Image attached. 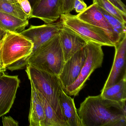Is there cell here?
Masks as SVG:
<instances>
[{
    "label": "cell",
    "mask_w": 126,
    "mask_h": 126,
    "mask_svg": "<svg viewBox=\"0 0 126 126\" xmlns=\"http://www.w3.org/2000/svg\"><path fill=\"white\" fill-rule=\"evenodd\" d=\"M33 47L32 42L19 33L7 32L0 46L3 65L11 71L23 69L28 64Z\"/></svg>",
    "instance_id": "7a4b0ae2"
},
{
    "label": "cell",
    "mask_w": 126,
    "mask_h": 126,
    "mask_svg": "<svg viewBox=\"0 0 126 126\" xmlns=\"http://www.w3.org/2000/svg\"><path fill=\"white\" fill-rule=\"evenodd\" d=\"M1 40H0V44H1ZM6 70L7 69L3 65V63L2 62V60H1L0 55V73L3 72H5Z\"/></svg>",
    "instance_id": "4316f807"
},
{
    "label": "cell",
    "mask_w": 126,
    "mask_h": 126,
    "mask_svg": "<svg viewBox=\"0 0 126 126\" xmlns=\"http://www.w3.org/2000/svg\"><path fill=\"white\" fill-rule=\"evenodd\" d=\"M12 0V1H18V2H19L21 0Z\"/></svg>",
    "instance_id": "f546056e"
},
{
    "label": "cell",
    "mask_w": 126,
    "mask_h": 126,
    "mask_svg": "<svg viewBox=\"0 0 126 126\" xmlns=\"http://www.w3.org/2000/svg\"><path fill=\"white\" fill-rule=\"evenodd\" d=\"M114 47L115 51L113 64L103 88L111 86L126 78V36Z\"/></svg>",
    "instance_id": "8fae6325"
},
{
    "label": "cell",
    "mask_w": 126,
    "mask_h": 126,
    "mask_svg": "<svg viewBox=\"0 0 126 126\" xmlns=\"http://www.w3.org/2000/svg\"><path fill=\"white\" fill-rule=\"evenodd\" d=\"M24 12L28 15L29 19H31L32 13V8L28 0H21L19 2Z\"/></svg>",
    "instance_id": "603a6c76"
},
{
    "label": "cell",
    "mask_w": 126,
    "mask_h": 126,
    "mask_svg": "<svg viewBox=\"0 0 126 126\" xmlns=\"http://www.w3.org/2000/svg\"><path fill=\"white\" fill-rule=\"evenodd\" d=\"M84 48L86 51V59L80 74L74 83L64 91L69 96L78 95L80 91L84 87L91 74L102 65L104 54L101 46L91 42H88Z\"/></svg>",
    "instance_id": "5b68a950"
},
{
    "label": "cell",
    "mask_w": 126,
    "mask_h": 126,
    "mask_svg": "<svg viewBox=\"0 0 126 126\" xmlns=\"http://www.w3.org/2000/svg\"><path fill=\"white\" fill-rule=\"evenodd\" d=\"M93 3L102 8L123 23H126V16L124 15L108 0H93Z\"/></svg>",
    "instance_id": "44dd1931"
},
{
    "label": "cell",
    "mask_w": 126,
    "mask_h": 126,
    "mask_svg": "<svg viewBox=\"0 0 126 126\" xmlns=\"http://www.w3.org/2000/svg\"><path fill=\"white\" fill-rule=\"evenodd\" d=\"M28 25V19H22L0 11V26L6 32L20 33Z\"/></svg>",
    "instance_id": "2e32d148"
},
{
    "label": "cell",
    "mask_w": 126,
    "mask_h": 126,
    "mask_svg": "<svg viewBox=\"0 0 126 126\" xmlns=\"http://www.w3.org/2000/svg\"><path fill=\"white\" fill-rule=\"evenodd\" d=\"M65 62L59 34L32 54L27 65L59 76Z\"/></svg>",
    "instance_id": "277c9868"
},
{
    "label": "cell",
    "mask_w": 126,
    "mask_h": 126,
    "mask_svg": "<svg viewBox=\"0 0 126 126\" xmlns=\"http://www.w3.org/2000/svg\"><path fill=\"white\" fill-rule=\"evenodd\" d=\"M62 0H40L32 9L31 18H36L51 24L56 21L62 14Z\"/></svg>",
    "instance_id": "7c38bea8"
},
{
    "label": "cell",
    "mask_w": 126,
    "mask_h": 126,
    "mask_svg": "<svg viewBox=\"0 0 126 126\" xmlns=\"http://www.w3.org/2000/svg\"><path fill=\"white\" fill-rule=\"evenodd\" d=\"M63 26L61 21L38 26L31 25L28 29H25L19 33L33 43V54L41 46L58 35Z\"/></svg>",
    "instance_id": "52a82bcc"
},
{
    "label": "cell",
    "mask_w": 126,
    "mask_h": 126,
    "mask_svg": "<svg viewBox=\"0 0 126 126\" xmlns=\"http://www.w3.org/2000/svg\"><path fill=\"white\" fill-rule=\"evenodd\" d=\"M30 3L32 9L40 1V0H28Z\"/></svg>",
    "instance_id": "f1b7e54d"
},
{
    "label": "cell",
    "mask_w": 126,
    "mask_h": 126,
    "mask_svg": "<svg viewBox=\"0 0 126 126\" xmlns=\"http://www.w3.org/2000/svg\"><path fill=\"white\" fill-rule=\"evenodd\" d=\"M113 4L122 14L126 16V9L125 5L121 0H108Z\"/></svg>",
    "instance_id": "d4e9b609"
},
{
    "label": "cell",
    "mask_w": 126,
    "mask_h": 126,
    "mask_svg": "<svg viewBox=\"0 0 126 126\" xmlns=\"http://www.w3.org/2000/svg\"><path fill=\"white\" fill-rule=\"evenodd\" d=\"M0 11L22 19H29L28 16L24 12L18 1L0 0Z\"/></svg>",
    "instance_id": "d6986e66"
},
{
    "label": "cell",
    "mask_w": 126,
    "mask_h": 126,
    "mask_svg": "<svg viewBox=\"0 0 126 126\" xmlns=\"http://www.w3.org/2000/svg\"><path fill=\"white\" fill-rule=\"evenodd\" d=\"M37 92L44 108L45 115L44 126H68L66 123L60 118L55 110L43 95L40 92Z\"/></svg>",
    "instance_id": "ac0fdd59"
},
{
    "label": "cell",
    "mask_w": 126,
    "mask_h": 126,
    "mask_svg": "<svg viewBox=\"0 0 126 126\" xmlns=\"http://www.w3.org/2000/svg\"><path fill=\"white\" fill-rule=\"evenodd\" d=\"M3 126H16L19 125L18 122L15 121L11 116H5L3 117Z\"/></svg>",
    "instance_id": "484cf974"
},
{
    "label": "cell",
    "mask_w": 126,
    "mask_h": 126,
    "mask_svg": "<svg viewBox=\"0 0 126 126\" xmlns=\"http://www.w3.org/2000/svg\"><path fill=\"white\" fill-rule=\"evenodd\" d=\"M101 95L106 99L118 102L126 100V78L101 91Z\"/></svg>",
    "instance_id": "e0dca14e"
},
{
    "label": "cell",
    "mask_w": 126,
    "mask_h": 126,
    "mask_svg": "<svg viewBox=\"0 0 126 126\" xmlns=\"http://www.w3.org/2000/svg\"><path fill=\"white\" fill-rule=\"evenodd\" d=\"M26 72L36 90L43 95L55 110L60 118L67 124L60 104V93L63 89L58 76L29 65L26 66Z\"/></svg>",
    "instance_id": "3957f363"
},
{
    "label": "cell",
    "mask_w": 126,
    "mask_h": 126,
    "mask_svg": "<svg viewBox=\"0 0 126 126\" xmlns=\"http://www.w3.org/2000/svg\"><path fill=\"white\" fill-rule=\"evenodd\" d=\"M60 102L65 121L68 126H83L73 99L67 95L63 90L60 93Z\"/></svg>",
    "instance_id": "5bb4252c"
},
{
    "label": "cell",
    "mask_w": 126,
    "mask_h": 126,
    "mask_svg": "<svg viewBox=\"0 0 126 126\" xmlns=\"http://www.w3.org/2000/svg\"><path fill=\"white\" fill-rule=\"evenodd\" d=\"M6 32L0 26V40H1L3 38Z\"/></svg>",
    "instance_id": "83f0119b"
},
{
    "label": "cell",
    "mask_w": 126,
    "mask_h": 126,
    "mask_svg": "<svg viewBox=\"0 0 126 126\" xmlns=\"http://www.w3.org/2000/svg\"><path fill=\"white\" fill-rule=\"evenodd\" d=\"M96 6L99 10L105 17L110 26L121 37V39H122L125 36H126V23H123L115 17L100 6L97 5Z\"/></svg>",
    "instance_id": "ffe728a7"
},
{
    "label": "cell",
    "mask_w": 126,
    "mask_h": 126,
    "mask_svg": "<svg viewBox=\"0 0 126 126\" xmlns=\"http://www.w3.org/2000/svg\"><path fill=\"white\" fill-rule=\"evenodd\" d=\"M77 111L83 126H126V102L88 96Z\"/></svg>",
    "instance_id": "6da1fadb"
},
{
    "label": "cell",
    "mask_w": 126,
    "mask_h": 126,
    "mask_svg": "<svg viewBox=\"0 0 126 126\" xmlns=\"http://www.w3.org/2000/svg\"><path fill=\"white\" fill-rule=\"evenodd\" d=\"M76 16L81 20L104 30L115 45L121 39L98 9L95 4L93 3Z\"/></svg>",
    "instance_id": "30bf717a"
},
{
    "label": "cell",
    "mask_w": 126,
    "mask_h": 126,
    "mask_svg": "<svg viewBox=\"0 0 126 126\" xmlns=\"http://www.w3.org/2000/svg\"><path fill=\"white\" fill-rule=\"evenodd\" d=\"M60 20L66 26L88 42L102 46L114 47L107 33L101 29L84 22L70 13L62 14Z\"/></svg>",
    "instance_id": "8992f818"
},
{
    "label": "cell",
    "mask_w": 126,
    "mask_h": 126,
    "mask_svg": "<svg viewBox=\"0 0 126 126\" xmlns=\"http://www.w3.org/2000/svg\"><path fill=\"white\" fill-rule=\"evenodd\" d=\"M87 5L83 0H75L74 3V9L77 13H80L87 8Z\"/></svg>",
    "instance_id": "cb8c5ba5"
},
{
    "label": "cell",
    "mask_w": 126,
    "mask_h": 126,
    "mask_svg": "<svg viewBox=\"0 0 126 126\" xmlns=\"http://www.w3.org/2000/svg\"><path fill=\"white\" fill-rule=\"evenodd\" d=\"M86 58V51L84 47L65 62L62 70L58 76L63 90L74 83L76 80Z\"/></svg>",
    "instance_id": "9c48e42d"
},
{
    "label": "cell",
    "mask_w": 126,
    "mask_h": 126,
    "mask_svg": "<svg viewBox=\"0 0 126 126\" xmlns=\"http://www.w3.org/2000/svg\"><path fill=\"white\" fill-rule=\"evenodd\" d=\"M60 41L65 62L74 54L84 48L87 41L63 25L59 33Z\"/></svg>",
    "instance_id": "4fadbf2b"
},
{
    "label": "cell",
    "mask_w": 126,
    "mask_h": 126,
    "mask_svg": "<svg viewBox=\"0 0 126 126\" xmlns=\"http://www.w3.org/2000/svg\"><path fill=\"white\" fill-rule=\"evenodd\" d=\"M20 80L18 76L0 73V118L9 112L16 98Z\"/></svg>",
    "instance_id": "ba28073f"
},
{
    "label": "cell",
    "mask_w": 126,
    "mask_h": 126,
    "mask_svg": "<svg viewBox=\"0 0 126 126\" xmlns=\"http://www.w3.org/2000/svg\"><path fill=\"white\" fill-rule=\"evenodd\" d=\"M31 107L29 115V126H44L45 115L40 99L33 84L31 83Z\"/></svg>",
    "instance_id": "9a60e30c"
},
{
    "label": "cell",
    "mask_w": 126,
    "mask_h": 126,
    "mask_svg": "<svg viewBox=\"0 0 126 126\" xmlns=\"http://www.w3.org/2000/svg\"><path fill=\"white\" fill-rule=\"evenodd\" d=\"M74 0H62V14L70 13L74 10Z\"/></svg>",
    "instance_id": "7402d4cb"
}]
</instances>
